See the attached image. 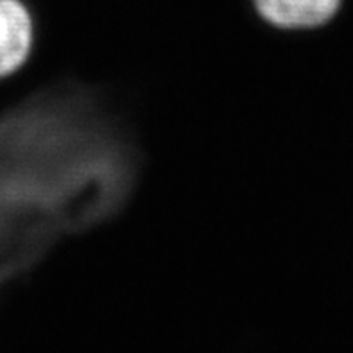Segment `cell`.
Segmentation results:
<instances>
[{"mask_svg":"<svg viewBox=\"0 0 353 353\" xmlns=\"http://www.w3.org/2000/svg\"><path fill=\"white\" fill-rule=\"evenodd\" d=\"M142 151L103 92L74 79L0 113V291L131 201Z\"/></svg>","mask_w":353,"mask_h":353,"instance_id":"cell-1","label":"cell"},{"mask_svg":"<svg viewBox=\"0 0 353 353\" xmlns=\"http://www.w3.org/2000/svg\"><path fill=\"white\" fill-rule=\"evenodd\" d=\"M34 41L32 17L22 0H0V79L23 67Z\"/></svg>","mask_w":353,"mask_h":353,"instance_id":"cell-2","label":"cell"},{"mask_svg":"<svg viewBox=\"0 0 353 353\" xmlns=\"http://www.w3.org/2000/svg\"><path fill=\"white\" fill-rule=\"evenodd\" d=\"M256 13L276 29L300 31L325 26L341 8V0H253Z\"/></svg>","mask_w":353,"mask_h":353,"instance_id":"cell-3","label":"cell"}]
</instances>
